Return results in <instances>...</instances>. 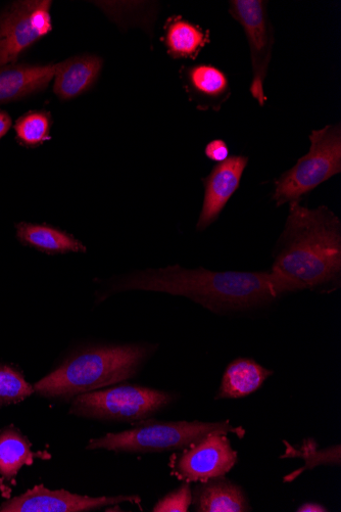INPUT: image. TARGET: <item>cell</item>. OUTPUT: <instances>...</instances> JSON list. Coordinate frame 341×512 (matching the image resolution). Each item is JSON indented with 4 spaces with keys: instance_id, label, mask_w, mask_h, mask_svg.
<instances>
[{
    "instance_id": "7",
    "label": "cell",
    "mask_w": 341,
    "mask_h": 512,
    "mask_svg": "<svg viewBox=\"0 0 341 512\" xmlns=\"http://www.w3.org/2000/svg\"><path fill=\"white\" fill-rule=\"evenodd\" d=\"M267 4L263 0H232L228 8L229 15L245 31L249 42L253 69L251 93L260 107H264L267 102L264 84L275 42L274 28Z\"/></svg>"
},
{
    "instance_id": "15",
    "label": "cell",
    "mask_w": 341,
    "mask_h": 512,
    "mask_svg": "<svg viewBox=\"0 0 341 512\" xmlns=\"http://www.w3.org/2000/svg\"><path fill=\"white\" fill-rule=\"evenodd\" d=\"M103 59L97 56H78L59 63L54 91L62 101L75 99L87 91L99 78Z\"/></svg>"
},
{
    "instance_id": "19",
    "label": "cell",
    "mask_w": 341,
    "mask_h": 512,
    "mask_svg": "<svg viewBox=\"0 0 341 512\" xmlns=\"http://www.w3.org/2000/svg\"><path fill=\"white\" fill-rule=\"evenodd\" d=\"M43 453H34L26 437L14 428L0 433V477L7 483L15 480L24 465H30L35 457Z\"/></svg>"
},
{
    "instance_id": "25",
    "label": "cell",
    "mask_w": 341,
    "mask_h": 512,
    "mask_svg": "<svg viewBox=\"0 0 341 512\" xmlns=\"http://www.w3.org/2000/svg\"><path fill=\"white\" fill-rule=\"evenodd\" d=\"M12 123L11 116L6 112L0 111V139L8 133Z\"/></svg>"
},
{
    "instance_id": "12",
    "label": "cell",
    "mask_w": 341,
    "mask_h": 512,
    "mask_svg": "<svg viewBox=\"0 0 341 512\" xmlns=\"http://www.w3.org/2000/svg\"><path fill=\"white\" fill-rule=\"evenodd\" d=\"M179 74L189 101L199 111L218 113L231 97L228 76L212 64L183 66Z\"/></svg>"
},
{
    "instance_id": "13",
    "label": "cell",
    "mask_w": 341,
    "mask_h": 512,
    "mask_svg": "<svg viewBox=\"0 0 341 512\" xmlns=\"http://www.w3.org/2000/svg\"><path fill=\"white\" fill-rule=\"evenodd\" d=\"M59 64L0 67V104L23 99L41 91L55 78Z\"/></svg>"
},
{
    "instance_id": "18",
    "label": "cell",
    "mask_w": 341,
    "mask_h": 512,
    "mask_svg": "<svg viewBox=\"0 0 341 512\" xmlns=\"http://www.w3.org/2000/svg\"><path fill=\"white\" fill-rule=\"evenodd\" d=\"M18 239L47 255L85 253L87 248L74 236L57 227L47 224L19 223Z\"/></svg>"
},
{
    "instance_id": "20",
    "label": "cell",
    "mask_w": 341,
    "mask_h": 512,
    "mask_svg": "<svg viewBox=\"0 0 341 512\" xmlns=\"http://www.w3.org/2000/svg\"><path fill=\"white\" fill-rule=\"evenodd\" d=\"M285 454L280 458L301 457L306 460L304 468L297 472L291 473L284 478V482H291L299 478L305 471L313 470L322 464H340V445L332 446L327 449L319 450L318 444L313 439H307L302 444L301 449H295L290 444L284 442Z\"/></svg>"
},
{
    "instance_id": "6",
    "label": "cell",
    "mask_w": 341,
    "mask_h": 512,
    "mask_svg": "<svg viewBox=\"0 0 341 512\" xmlns=\"http://www.w3.org/2000/svg\"><path fill=\"white\" fill-rule=\"evenodd\" d=\"M175 399L174 394L138 385H120L76 396L69 413L91 420L138 423Z\"/></svg>"
},
{
    "instance_id": "17",
    "label": "cell",
    "mask_w": 341,
    "mask_h": 512,
    "mask_svg": "<svg viewBox=\"0 0 341 512\" xmlns=\"http://www.w3.org/2000/svg\"><path fill=\"white\" fill-rule=\"evenodd\" d=\"M273 375L267 369L250 358H238L226 367L216 400L240 399L257 392Z\"/></svg>"
},
{
    "instance_id": "4",
    "label": "cell",
    "mask_w": 341,
    "mask_h": 512,
    "mask_svg": "<svg viewBox=\"0 0 341 512\" xmlns=\"http://www.w3.org/2000/svg\"><path fill=\"white\" fill-rule=\"evenodd\" d=\"M213 433L235 434L239 438L246 430L229 422H161L141 421L131 430L111 433L88 442L87 450L105 449L116 453H161L185 449Z\"/></svg>"
},
{
    "instance_id": "16",
    "label": "cell",
    "mask_w": 341,
    "mask_h": 512,
    "mask_svg": "<svg viewBox=\"0 0 341 512\" xmlns=\"http://www.w3.org/2000/svg\"><path fill=\"white\" fill-rule=\"evenodd\" d=\"M161 40L172 59L194 61L211 42V32L182 16H172L166 21Z\"/></svg>"
},
{
    "instance_id": "8",
    "label": "cell",
    "mask_w": 341,
    "mask_h": 512,
    "mask_svg": "<svg viewBox=\"0 0 341 512\" xmlns=\"http://www.w3.org/2000/svg\"><path fill=\"white\" fill-rule=\"evenodd\" d=\"M53 2H19L0 18V67L14 65L31 45L53 30Z\"/></svg>"
},
{
    "instance_id": "24",
    "label": "cell",
    "mask_w": 341,
    "mask_h": 512,
    "mask_svg": "<svg viewBox=\"0 0 341 512\" xmlns=\"http://www.w3.org/2000/svg\"><path fill=\"white\" fill-rule=\"evenodd\" d=\"M206 157L215 163H222L229 158V148L223 139H214L205 149Z\"/></svg>"
},
{
    "instance_id": "5",
    "label": "cell",
    "mask_w": 341,
    "mask_h": 512,
    "mask_svg": "<svg viewBox=\"0 0 341 512\" xmlns=\"http://www.w3.org/2000/svg\"><path fill=\"white\" fill-rule=\"evenodd\" d=\"M309 138V153L274 182L272 200L277 207L301 202L304 196L341 172L340 123L313 130Z\"/></svg>"
},
{
    "instance_id": "26",
    "label": "cell",
    "mask_w": 341,
    "mask_h": 512,
    "mask_svg": "<svg viewBox=\"0 0 341 512\" xmlns=\"http://www.w3.org/2000/svg\"><path fill=\"white\" fill-rule=\"evenodd\" d=\"M299 512H326L328 511L326 507L319 503H305L298 508Z\"/></svg>"
},
{
    "instance_id": "21",
    "label": "cell",
    "mask_w": 341,
    "mask_h": 512,
    "mask_svg": "<svg viewBox=\"0 0 341 512\" xmlns=\"http://www.w3.org/2000/svg\"><path fill=\"white\" fill-rule=\"evenodd\" d=\"M52 115L45 111L30 112L16 123L18 141L27 147H37L51 141Z\"/></svg>"
},
{
    "instance_id": "2",
    "label": "cell",
    "mask_w": 341,
    "mask_h": 512,
    "mask_svg": "<svg viewBox=\"0 0 341 512\" xmlns=\"http://www.w3.org/2000/svg\"><path fill=\"white\" fill-rule=\"evenodd\" d=\"M272 271L297 291L330 293L340 287L341 223L326 206L310 209L289 203Z\"/></svg>"
},
{
    "instance_id": "14",
    "label": "cell",
    "mask_w": 341,
    "mask_h": 512,
    "mask_svg": "<svg viewBox=\"0 0 341 512\" xmlns=\"http://www.w3.org/2000/svg\"><path fill=\"white\" fill-rule=\"evenodd\" d=\"M191 505L198 512L252 511L246 492L225 476L201 482L192 492Z\"/></svg>"
},
{
    "instance_id": "9",
    "label": "cell",
    "mask_w": 341,
    "mask_h": 512,
    "mask_svg": "<svg viewBox=\"0 0 341 512\" xmlns=\"http://www.w3.org/2000/svg\"><path fill=\"white\" fill-rule=\"evenodd\" d=\"M237 459L227 434L213 433L184 449L173 463V475L187 483L205 482L226 476Z\"/></svg>"
},
{
    "instance_id": "3",
    "label": "cell",
    "mask_w": 341,
    "mask_h": 512,
    "mask_svg": "<svg viewBox=\"0 0 341 512\" xmlns=\"http://www.w3.org/2000/svg\"><path fill=\"white\" fill-rule=\"evenodd\" d=\"M148 345H105L83 349L68 357L33 388L41 397L68 400L134 378L148 359Z\"/></svg>"
},
{
    "instance_id": "23",
    "label": "cell",
    "mask_w": 341,
    "mask_h": 512,
    "mask_svg": "<svg viewBox=\"0 0 341 512\" xmlns=\"http://www.w3.org/2000/svg\"><path fill=\"white\" fill-rule=\"evenodd\" d=\"M192 503V490L185 482L176 490L168 493L154 506L155 512H187Z\"/></svg>"
},
{
    "instance_id": "10",
    "label": "cell",
    "mask_w": 341,
    "mask_h": 512,
    "mask_svg": "<svg viewBox=\"0 0 341 512\" xmlns=\"http://www.w3.org/2000/svg\"><path fill=\"white\" fill-rule=\"evenodd\" d=\"M139 496L88 497L65 490L52 491L43 485L8 500L0 512H86L124 502L139 504Z\"/></svg>"
},
{
    "instance_id": "11",
    "label": "cell",
    "mask_w": 341,
    "mask_h": 512,
    "mask_svg": "<svg viewBox=\"0 0 341 512\" xmlns=\"http://www.w3.org/2000/svg\"><path fill=\"white\" fill-rule=\"evenodd\" d=\"M249 164L246 156H229L218 163L202 179L205 189L203 209L197 223L199 231L207 229L221 215L229 200L239 189L241 178Z\"/></svg>"
},
{
    "instance_id": "22",
    "label": "cell",
    "mask_w": 341,
    "mask_h": 512,
    "mask_svg": "<svg viewBox=\"0 0 341 512\" xmlns=\"http://www.w3.org/2000/svg\"><path fill=\"white\" fill-rule=\"evenodd\" d=\"M34 393L20 371L0 364V407L20 403Z\"/></svg>"
},
{
    "instance_id": "1",
    "label": "cell",
    "mask_w": 341,
    "mask_h": 512,
    "mask_svg": "<svg viewBox=\"0 0 341 512\" xmlns=\"http://www.w3.org/2000/svg\"><path fill=\"white\" fill-rule=\"evenodd\" d=\"M108 291V295L149 291L182 296L216 314L255 309L272 303L285 293L298 292L272 270L219 272L203 267L185 269L179 265L124 275L110 283Z\"/></svg>"
}]
</instances>
